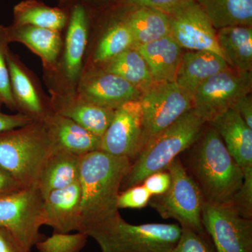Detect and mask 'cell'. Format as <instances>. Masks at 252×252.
<instances>
[{
  "label": "cell",
  "mask_w": 252,
  "mask_h": 252,
  "mask_svg": "<svg viewBox=\"0 0 252 252\" xmlns=\"http://www.w3.org/2000/svg\"><path fill=\"white\" fill-rule=\"evenodd\" d=\"M9 43L6 36V27L0 26V98L2 103L8 108L16 110L17 106L11 91L9 69L6 63V54L9 50Z\"/></svg>",
  "instance_id": "obj_31"
},
{
  "label": "cell",
  "mask_w": 252,
  "mask_h": 252,
  "mask_svg": "<svg viewBox=\"0 0 252 252\" xmlns=\"http://www.w3.org/2000/svg\"><path fill=\"white\" fill-rule=\"evenodd\" d=\"M81 190L79 181L55 190L44 198V225L67 233L80 228Z\"/></svg>",
  "instance_id": "obj_14"
},
{
  "label": "cell",
  "mask_w": 252,
  "mask_h": 252,
  "mask_svg": "<svg viewBox=\"0 0 252 252\" xmlns=\"http://www.w3.org/2000/svg\"><path fill=\"white\" fill-rule=\"evenodd\" d=\"M44 199L36 187L24 188L0 198V227L10 232L26 252L41 240Z\"/></svg>",
  "instance_id": "obj_8"
},
{
  "label": "cell",
  "mask_w": 252,
  "mask_h": 252,
  "mask_svg": "<svg viewBox=\"0 0 252 252\" xmlns=\"http://www.w3.org/2000/svg\"><path fill=\"white\" fill-rule=\"evenodd\" d=\"M152 197V194L142 185L130 187L119 193L118 208H144L148 205Z\"/></svg>",
  "instance_id": "obj_34"
},
{
  "label": "cell",
  "mask_w": 252,
  "mask_h": 252,
  "mask_svg": "<svg viewBox=\"0 0 252 252\" xmlns=\"http://www.w3.org/2000/svg\"><path fill=\"white\" fill-rule=\"evenodd\" d=\"M163 12L170 21V35L182 49L211 51L225 60L217 41L216 29L195 0L182 3Z\"/></svg>",
  "instance_id": "obj_11"
},
{
  "label": "cell",
  "mask_w": 252,
  "mask_h": 252,
  "mask_svg": "<svg viewBox=\"0 0 252 252\" xmlns=\"http://www.w3.org/2000/svg\"><path fill=\"white\" fill-rule=\"evenodd\" d=\"M230 66L220 55L207 51H188L182 55L175 82L193 94L199 86Z\"/></svg>",
  "instance_id": "obj_18"
},
{
  "label": "cell",
  "mask_w": 252,
  "mask_h": 252,
  "mask_svg": "<svg viewBox=\"0 0 252 252\" xmlns=\"http://www.w3.org/2000/svg\"><path fill=\"white\" fill-rule=\"evenodd\" d=\"M170 185L165 193L152 196L149 205L163 219L178 221L181 228L205 234L202 223L205 198L200 187L189 175L178 158L168 165Z\"/></svg>",
  "instance_id": "obj_6"
},
{
  "label": "cell",
  "mask_w": 252,
  "mask_h": 252,
  "mask_svg": "<svg viewBox=\"0 0 252 252\" xmlns=\"http://www.w3.org/2000/svg\"><path fill=\"white\" fill-rule=\"evenodd\" d=\"M89 237L84 232L63 233L54 232L45 240H40L35 246L39 252H80L85 248Z\"/></svg>",
  "instance_id": "obj_30"
},
{
  "label": "cell",
  "mask_w": 252,
  "mask_h": 252,
  "mask_svg": "<svg viewBox=\"0 0 252 252\" xmlns=\"http://www.w3.org/2000/svg\"><path fill=\"white\" fill-rule=\"evenodd\" d=\"M192 169L205 201L210 203L231 204L243 183V170L212 126L200 137Z\"/></svg>",
  "instance_id": "obj_3"
},
{
  "label": "cell",
  "mask_w": 252,
  "mask_h": 252,
  "mask_svg": "<svg viewBox=\"0 0 252 252\" xmlns=\"http://www.w3.org/2000/svg\"><path fill=\"white\" fill-rule=\"evenodd\" d=\"M63 1H67V0H63Z\"/></svg>",
  "instance_id": "obj_43"
},
{
  "label": "cell",
  "mask_w": 252,
  "mask_h": 252,
  "mask_svg": "<svg viewBox=\"0 0 252 252\" xmlns=\"http://www.w3.org/2000/svg\"><path fill=\"white\" fill-rule=\"evenodd\" d=\"M0 252H26L10 232L0 227Z\"/></svg>",
  "instance_id": "obj_40"
},
{
  "label": "cell",
  "mask_w": 252,
  "mask_h": 252,
  "mask_svg": "<svg viewBox=\"0 0 252 252\" xmlns=\"http://www.w3.org/2000/svg\"><path fill=\"white\" fill-rule=\"evenodd\" d=\"M105 64L104 70L123 78L142 93L154 83L148 64L135 46Z\"/></svg>",
  "instance_id": "obj_27"
},
{
  "label": "cell",
  "mask_w": 252,
  "mask_h": 252,
  "mask_svg": "<svg viewBox=\"0 0 252 252\" xmlns=\"http://www.w3.org/2000/svg\"><path fill=\"white\" fill-rule=\"evenodd\" d=\"M140 102L142 112L141 151L194 106L193 94L175 81L154 83L142 93Z\"/></svg>",
  "instance_id": "obj_7"
},
{
  "label": "cell",
  "mask_w": 252,
  "mask_h": 252,
  "mask_svg": "<svg viewBox=\"0 0 252 252\" xmlns=\"http://www.w3.org/2000/svg\"><path fill=\"white\" fill-rule=\"evenodd\" d=\"M131 164L132 160L128 158L117 157L102 150L80 157L79 181L81 205L79 231L86 233L90 228L119 213L118 198Z\"/></svg>",
  "instance_id": "obj_1"
},
{
  "label": "cell",
  "mask_w": 252,
  "mask_h": 252,
  "mask_svg": "<svg viewBox=\"0 0 252 252\" xmlns=\"http://www.w3.org/2000/svg\"><path fill=\"white\" fill-rule=\"evenodd\" d=\"M142 140V112L140 99L115 109L114 118L101 137L100 150L132 162L140 153Z\"/></svg>",
  "instance_id": "obj_12"
},
{
  "label": "cell",
  "mask_w": 252,
  "mask_h": 252,
  "mask_svg": "<svg viewBox=\"0 0 252 252\" xmlns=\"http://www.w3.org/2000/svg\"><path fill=\"white\" fill-rule=\"evenodd\" d=\"M170 174L167 170H164L149 175L142 185L152 194V196H155L165 193L170 187Z\"/></svg>",
  "instance_id": "obj_35"
},
{
  "label": "cell",
  "mask_w": 252,
  "mask_h": 252,
  "mask_svg": "<svg viewBox=\"0 0 252 252\" xmlns=\"http://www.w3.org/2000/svg\"><path fill=\"white\" fill-rule=\"evenodd\" d=\"M217 41L227 63L242 72H252V27L235 26L217 31Z\"/></svg>",
  "instance_id": "obj_23"
},
{
  "label": "cell",
  "mask_w": 252,
  "mask_h": 252,
  "mask_svg": "<svg viewBox=\"0 0 252 252\" xmlns=\"http://www.w3.org/2000/svg\"><path fill=\"white\" fill-rule=\"evenodd\" d=\"M2 104L3 103H2V102H1V98H0V106H1V104Z\"/></svg>",
  "instance_id": "obj_42"
},
{
  "label": "cell",
  "mask_w": 252,
  "mask_h": 252,
  "mask_svg": "<svg viewBox=\"0 0 252 252\" xmlns=\"http://www.w3.org/2000/svg\"><path fill=\"white\" fill-rule=\"evenodd\" d=\"M56 149L44 122L0 132V167L24 188H37L48 159Z\"/></svg>",
  "instance_id": "obj_2"
},
{
  "label": "cell",
  "mask_w": 252,
  "mask_h": 252,
  "mask_svg": "<svg viewBox=\"0 0 252 252\" xmlns=\"http://www.w3.org/2000/svg\"><path fill=\"white\" fill-rule=\"evenodd\" d=\"M86 233L102 252H170L180 240L182 228L177 223L131 224L119 213Z\"/></svg>",
  "instance_id": "obj_5"
},
{
  "label": "cell",
  "mask_w": 252,
  "mask_h": 252,
  "mask_svg": "<svg viewBox=\"0 0 252 252\" xmlns=\"http://www.w3.org/2000/svg\"><path fill=\"white\" fill-rule=\"evenodd\" d=\"M9 42L17 41L40 57L47 69H54L62 46L59 31L32 26L13 24L6 27Z\"/></svg>",
  "instance_id": "obj_20"
},
{
  "label": "cell",
  "mask_w": 252,
  "mask_h": 252,
  "mask_svg": "<svg viewBox=\"0 0 252 252\" xmlns=\"http://www.w3.org/2000/svg\"><path fill=\"white\" fill-rule=\"evenodd\" d=\"M190 0H122V4L127 7H147L163 11Z\"/></svg>",
  "instance_id": "obj_36"
},
{
  "label": "cell",
  "mask_w": 252,
  "mask_h": 252,
  "mask_svg": "<svg viewBox=\"0 0 252 252\" xmlns=\"http://www.w3.org/2000/svg\"><path fill=\"white\" fill-rule=\"evenodd\" d=\"M80 157L56 149L50 156L38 182L43 199L55 190L79 181Z\"/></svg>",
  "instance_id": "obj_22"
},
{
  "label": "cell",
  "mask_w": 252,
  "mask_h": 252,
  "mask_svg": "<svg viewBox=\"0 0 252 252\" xmlns=\"http://www.w3.org/2000/svg\"><path fill=\"white\" fill-rule=\"evenodd\" d=\"M6 63L17 109H19L20 113L29 116L34 120H41L49 111L44 108L31 79L9 49L6 54Z\"/></svg>",
  "instance_id": "obj_25"
},
{
  "label": "cell",
  "mask_w": 252,
  "mask_h": 252,
  "mask_svg": "<svg viewBox=\"0 0 252 252\" xmlns=\"http://www.w3.org/2000/svg\"><path fill=\"white\" fill-rule=\"evenodd\" d=\"M205 124L192 109L154 137L132 162L121 190L142 185L149 175L166 170L179 154L199 140Z\"/></svg>",
  "instance_id": "obj_4"
},
{
  "label": "cell",
  "mask_w": 252,
  "mask_h": 252,
  "mask_svg": "<svg viewBox=\"0 0 252 252\" xmlns=\"http://www.w3.org/2000/svg\"><path fill=\"white\" fill-rule=\"evenodd\" d=\"M77 92L88 102L114 110L130 101L140 99L142 94L125 79L105 70L88 72L81 77Z\"/></svg>",
  "instance_id": "obj_13"
},
{
  "label": "cell",
  "mask_w": 252,
  "mask_h": 252,
  "mask_svg": "<svg viewBox=\"0 0 252 252\" xmlns=\"http://www.w3.org/2000/svg\"><path fill=\"white\" fill-rule=\"evenodd\" d=\"M95 1H101V2H102V1H109V0H95Z\"/></svg>",
  "instance_id": "obj_41"
},
{
  "label": "cell",
  "mask_w": 252,
  "mask_h": 252,
  "mask_svg": "<svg viewBox=\"0 0 252 252\" xmlns=\"http://www.w3.org/2000/svg\"><path fill=\"white\" fill-rule=\"evenodd\" d=\"M33 121L34 119L23 113L6 114L0 112V132L22 127Z\"/></svg>",
  "instance_id": "obj_37"
},
{
  "label": "cell",
  "mask_w": 252,
  "mask_h": 252,
  "mask_svg": "<svg viewBox=\"0 0 252 252\" xmlns=\"http://www.w3.org/2000/svg\"><path fill=\"white\" fill-rule=\"evenodd\" d=\"M135 46L133 34L124 17L112 23L104 33L94 53V61L105 63Z\"/></svg>",
  "instance_id": "obj_29"
},
{
  "label": "cell",
  "mask_w": 252,
  "mask_h": 252,
  "mask_svg": "<svg viewBox=\"0 0 252 252\" xmlns=\"http://www.w3.org/2000/svg\"><path fill=\"white\" fill-rule=\"evenodd\" d=\"M233 109L238 113L240 117L252 128V97L251 94H246L235 102Z\"/></svg>",
  "instance_id": "obj_39"
},
{
  "label": "cell",
  "mask_w": 252,
  "mask_h": 252,
  "mask_svg": "<svg viewBox=\"0 0 252 252\" xmlns=\"http://www.w3.org/2000/svg\"><path fill=\"white\" fill-rule=\"evenodd\" d=\"M89 20L84 6L77 4L73 8L64 47V69L66 77L75 83L80 77L83 57L88 40Z\"/></svg>",
  "instance_id": "obj_21"
},
{
  "label": "cell",
  "mask_w": 252,
  "mask_h": 252,
  "mask_svg": "<svg viewBox=\"0 0 252 252\" xmlns=\"http://www.w3.org/2000/svg\"><path fill=\"white\" fill-rule=\"evenodd\" d=\"M242 170L252 168V128L233 108L219 114L210 122Z\"/></svg>",
  "instance_id": "obj_16"
},
{
  "label": "cell",
  "mask_w": 252,
  "mask_h": 252,
  "mask_svg": "<svg viewBox=\"0 0 252 252\" xmlns=\"http://www.w3.org/2000/svg\"><path fill=\"white\" fill-rule=\"evenodd\" d=\"M67 22L63 9L51 7L36 0H25L14 8V24L61 31Z\"/></svg>",
  "instance_id": "obj_28"
},
{
  "label": "cell",
  "mask_w": 252,
  "mask_h": 252,
  "mask_svg": "<svg viewBox=\"0 0 252 252\" xmlns=\"http://www.w3.org/2000/svg\"><path fill=\"white\" fill-rule=\"evenodd\" d=\"M244 179L241 187L233 196L231 205L241 216L252 218V168L243 170Z\"/></svg>",
  "instance_id": "obj_33"
},
{
  "label": "cell",
  "mask_w": 252,
  "mask_h": 252,
  "mask_svg": "<svg viewBox=\"0 0 252 252\" xmlns=\"http://www.w3.org/2000/svg\"><path fill=\"white\" fill-rule=\"evenodd\" d=\"M24 189L7 172L0 167V198Z\"/></svg>",
  "instance_id": "obj_38"
},
{
  "label": "cell",
  "mask_w": 252,
  "mask_h": 252,
  "mask_svg": "<svg viewBox=\"0 0 252 252\" xmlns=\"http://www.w3.org/2000/svg\"><path fill=\"white\" fill-rule=\"evenodd\" d=\"M135 46L148 64L154 83L175 81L184 51L171 36Z\"/></svg>",
  "instance_id": "obj_19"
},
{
  "label": "cell",
  "mask_w": 252,
  "mask_h": 252,
  "mask_svg": "<svg viewBox=\"0 0 252 252\" xmlns=\"http://www.w3.org/2000/svg\"><path fill=\"white\" fill-rule=\"evenodd\" d=\"M127 8L130 11L124 20L133 34L135 46L170 35V21L163 11L147 6Z\"/></svg>",
  "instance_id": "obj_24"
},
{
  "label": "cell",
  "mask_w": 252,
  "mask_h": 252,
  "mask_svg": "<svg viewBox=\"0 0 252 252\" xmlns=\"http://www.w3.org/2000/svg\"><path fill=\"white\" fill-rule=\"evenodd\" d=\"M170 252H216L210 237L182 228L178 243Z\"/></svg>",
  "instance_id": "obj_32"
},
{
  "label": "cell",
  "mask_w": 252,
  "mask_h": 252,
  "mask_svg": "<svg viewBox=\"0 0 252 252\" xmlns=\"http://www.w3.org/2000/svg\"><path fill=\"white\" fill-rule=\"evenodd\" d=\"M52 112L72 119L99 137L103 136L114 118L115 110L99 107L77 95L53 97Z\"/></svg>",
  "instance_id": "obj_17"
},
{
  "label": "cell",
  "mask_w": 252,
  "mask_h": 252,
  "mask_svg": "<svg viewBox=\"0 0 252 252\" xmlns=\"http://www.w3.org/2000/svg\"><path fill=\"white\" fill-rule=\"evenodd\" d=\"M216 30L252 26V0H195Z\"/></svg>",
  "instance_id": "obj_26"
},
{
  "label": "cell",
  "mask_w": 252,
  "mask_h": 252,
  "mask_svg": "<svg viewBox=\"0 0 252 252\" xmlns=\"http://www.w3.org/2000/svg\"><path fill=\"white\" fill-rule=\"evenodd\" d=\"M252 72L233 67L225 69L202 83L193 94V110L206 123L233 108L240 97L251 94Z\"/></svg>",
  "instance_id": "obj_9"
},
{
  "label": "cell",
  "mask_w": 252,
  "mask_h": 252,
  "mask_svg": "<svg viewBox=\"0 0 252 252\" xmlns=\"http://www.w3.org/2000/svg\"><path fill=\"white\" fill-rule=\"evenodd\" d=\"M202 223L216 252H252V220L231 204L204 202Z\"/></svg>",
  "instance_id": "obj_10"
},
{
  "label": "cell",
  "mask_w": 252,
  "mask_h": 252,
  "mask_svg": "<svg viewBox=\"0 0 252 252\" xmlns=\"http://www.w3.org/2000/svg\"><path fill=\"white\" fill-rule=\"evenodd\" d=\"M55 148L81 157L100 150L101 137L69 119L54 112H49L41 119Z\"/></svg>",
  "instance_id": "obj_15"
}]
</instances>
